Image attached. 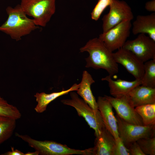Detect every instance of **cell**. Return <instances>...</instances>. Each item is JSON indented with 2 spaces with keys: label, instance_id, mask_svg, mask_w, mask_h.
I'll list each match as a JSON object with an SVG mask.
<instances>
[{
  "label": "cell",
  "instance_id": "6da1fadb",
  "mask_svg": "<svg viewBox=\"0 0 155 155\" xmlns=\"http://www.w3.org/2000/svg\"><path fill=\"white\" fill-rule=\"evenodd\" d=\"M80 51L81 53L86 52L89 53V56L85 59L86 67L104 69L111 77L118 72V65L114 59L113 52L98 38L90 40Z\"/></svg>",
  "mask_w": 155,
  "mask_h": 155
},
{
  "label": "cell",
  "instance_id": "7a4b0ae2",
  "mask_svg": "<svg viewBox=\"0 0 155 155\" xmlns=\"http://www.w3.org/2000/svg\"><path fill=\"white\" fill-rule=\"evenodd\" d=\"M6 10L8 17L0 26V31L9 35L12 39L20 40L22 37L39 28L33 19L28 18L20 4L14 8L8 6Z\"/></svg>",
  "mask_w": 155,
  "mask_h": 155
},
{
  "label": "cell",
  "instance_id": "3957f363",
  "mask_svg": "<svg viewBox=\"0 0 155 155\" xmlns=\"http://www.w3.org/2000/svg\"><path fill=\"white\" fill-rule=\"evenodd\" d=\"M16 136L27 142L41 155H93V148L84 150L72 149L67 145L53 141H39L27 135L15 133Z\"/></svg>",
  "mask_w": 155,
  "mask_h": 155
},
{
  "label": "cell",
  "instance_id": "277c9868",
  "mask_svg": "<svg viewBox=\"0 0 155 155\" xmlns=\"http://www.w3.org/2000/svg\"><path fill=\"white\" fill-rule=\"evenodd\" d=\"M56 0H21L20 5L37 26L45 27L55 13Z\"/></svg>",
  "mask_w": 155,
  "mask_h": 155
},
{
  "label": "cell",
  "instance_id": "5b68a950",
  "mask_svg": "<svg viewBox=\"0 0 155 155\" xmlns=\"http://www.w3.org/2000/svg\"><path fill=\"white\" fill-rule=\"evenodd\" d=\"M70 94V99H63L61 102L73 107L78 115L83 117L90 127L94 130L95 136H97L105 126L99 111H94L74 91L71 92Z\"/></svg>",
  "mask_w": 155,
  "mask_h": 155
},
{
  "label": "cell",
  "instance_id": "8992f818",
  "mask_svg": "<svg viewBox=\"0 0 155 155\" xmlns=\"http://www.w3.org/2000/svg\"><path fill=\"white\" fill-rule=\"evenodd\" d=\"M119 137L126 146L138 140L155 137V125L145 126L129 123L116 115Z\"/></svg>",
  "mask_w": 155,
  "mask_h": 155
},
{
  "label": "cell",
  "instance_id": "52a82bcc",
  "mask_svg": "<svg viewBox=\"0 0 155 155\" xmlns=\"http://www.w3.org/2000/svg\"><path fill=\"white\" fill-rule=\"evenodd\" d=\"M131 27V21H124L101 34L98 38L113 52L122 48L130 35Z\"/></svg>",
  "mask_w": 155,
  "mask_h": 155
},
{
  "label": "cell",
  "instance_id": "ba28073f",
  "mask_svg": "<svg viewBox=\"0 0 155 155\" xmlns=\"http://www.w3.org/2000/svg\"><path fill=\"white\" fill-rule=\"evenodd\" d=\"M109 6L108 13L104 15L102 19L103 33L123 21H131L134 18L131 8L124 1L112 0Z\"/></svg>",
  "mask_w": 155,
  "mask_h": 155
},
{
  "label": "cell",
  "instance_id": "9c48e42d",
  "mask_svg": "<svg viewBox=\"0 0 155 155\" xmlns=\"http://www.w3.org/2000/svg\"><path fill=\"white\" fill-rule=\"evenodd\" d=\"M122 48L131 52L144 63L155 59V41L144 34L127 40Z\"/></svg>",
  "mask_w": 155,
  "mask_h": 155
},
{
  "label": "cell",
  "instance_id": "30bf717a",
  "mask_svg": "<svg viewBox=\"0 0 155 155\" xmlns=\"http://www.w3.org/2000/svg\"><path fill=\"white\" fill-rule=\"evenodd\" d=\"M113 55L117 63L122 65L135 79L141 80L144 73V63L134 54L122 48Z\"/></svg>",
  "mask_w": 155,
  "mask_h": 155
},
{
  "label": "cell",
  "instance_id": "8fae6325",
  "mask_svg": "<svg viewBox=\"0 0 155 155\" xmlns=\"http://www.w3.org/2000/svg\"><path fill=\"white\" fill-rule=\"evenodd\" d=\"M115 110L117 115L125 121L130 123L143 125L142 119L128 101L125 95L116 97L105 95Z\"/></svg>",
  "mask_w": 155,
  "mask_h": 155
},
{
  "label": "cell",
  "instance_id": "7c38bea8",
  "mask_svg": "<svg viewBox=\"0 0 155 155\" xmlns=\"http://www.w3.org/2000/svg\"><path fill=\"white\" fill-rule=\"evenodd\" d=\"M99 111L104 124L115 139L119 137L117 120L109 101L104 96H99L97 101Z\"/></svg>",
  "mask_w": 155,
  "mask_h": 155
},
{
  "label": "cell",
  "instance_id": "4fadbf2b",
  "mask_svg": "<svg viewBox=\"0 0 155 155\" xmlns=\"http://www.w3.org/2000/svg\"><path fill=\"white\" fill-rule=\"evenodd\" d=\"M125 96L130 104L134 108L155 103V88L142 85L136 86Z\"/></svg>",
  "mask_w": 155,
  "mask_h": 155
},
{
  "label": "cell",
  "instance_id": "5bb4252c",
  "mask_svg": "<svg viewBox=\"0 0 155 155\" xmlns=\"http://www.w3.org/2000/svg\"><path fill=\"white\" fill-rule=\"evenodd\" d=\"M96 137L94 155H113L115 139L105 126Z\"/></svg>",
  "mask_w": 155,
  "mask_h": 155
},
{
  "label": "cell",
  "instance_id": "9a60e30c",
  "mask_svg": "<svg viewBox=\"0 0 155 155\" xmlns=\"http://www.w3.org/2000/svg\"><path fill=\"white\" fill-rule=\"evenodd\" d=\"M132 26L133 34H147L155 41V12L146 15H138Z\"/></svg>",
  "mask_w": 155,
  "mask_h": 155
},
{
  "label": "cell",
  "instance_id": "2e32d148",
  "mask_svg": "<svg viewBox=\"0 0 155 155\" xmlns=\"http://www.w3.org/2000/svg\"><path fill=\"white\" fill-rule=\"evenodd\" d=\"M109 75L101 79L108 83L110 94L113 97H116L127 94L133 88L137 86L141 85V80L136 79L129 81L119 79L114 80Z\"/></svg>",
  "mask_w": 155,
  "mask_h": 155
},
{
  "label": "cell",
  "instance_id": "e0dca14e",
  "mask_svg": "<svg viewBox=\"0 0 155 155\" xmlns=\"http://www.w3.org/2000/svg\"><path fill=\"white\" fill-rule=\"evenodd\" d=\"M95 82L92 75L86 70L82 73L81 81L77 90V93L84 101L95 111H98L97 101L91 88V85Z\"/></svg>",
  "mask_w": 155,
  "mask_h": 155
},
{
  "label": "cell",
  "instance_id": "ac0fdd59",
  "mask_svg": "<svg viewBox=\"0 0 155 155\" xmlns=\"http://www.w3.org/2000/svg\"><path fill=\"white\" fill-rule=\"evenodd\" d=\"M79 86V84L75 83L68 89L63 90L60 92H53L49 94L44 92L36 93L34 95L37 102V104L34 108L35 111L38 113L43 112L46 111L48 105L52 101L59 97L67 94L71 92L77 91Z\"/></svg>",
  "mask_w": 155,
  "mask_h": 155
},
{
  "label": "cell",
  "instance_id": "d6986e66",
  "mask_svg": "<svg viewBox=\"0 0 155 155\" xmlns=\"http://www.w3.org/2000/svg\"><path fill=\"white\" fill-rule=\"evenodd\" d=\"M135 110L142 119L144 125H155V103L137 106Z\"/></svg>",
  "mask_w": 155,
  "mask_h": 155
},
{
  "label": "cell",
  "instance_id": "ffe728a7",
  "mask_svg": "<svg viewBox=\"0 0 155 155\" xmlns=\"http://www.w3.org/2000/svg\"><path fill=\"white\" fill-rule=\"evenodd\" d=\"M16 120L0 116V145L12 135L16 127Z\"/></svg>",
  "mask_w": 155,
  "mask_h": 155
},
{
  "label": "cell",
  "instance_id": "44dd1931",
  "mask_svg": "<svg viewBox=\"0 0 155 155\" xmlns=\"http://www.w3.org/2000/svg\"><path fill=\"white\" fill-rule=\"evenodd\" d=\"M144 73L141 80V85L155 88V59L144 63Z\"/></svg>",
  "mask_w": 155,
  "mask_h": 155
},
{
  "label": "cell",
  "instance_id": "7402d4cb",
  "mask_svg": "<svg viewBox=\"0 0 155 155\" xmlns=\"http://www.w3.org/2000/svg\"><path fill=\"white\" fill-rule=\"evenodd\" d=\"M0 116H5L16 120L20 119L21 114L16 106L10 104L0 96Z\"/></svg>",
  "mask_w": 155,
  "mask_h": 155
},
{
  "label": "cell",
  "instance_id": "603a6c76",
  "mask_svg": "<svg viewBox=\"0 0 155 155\" xmlns=\"http://www.w3.org/2000/svg\"><path fill=\"white\" fill-rule=\"evenodd\" d=\"M136 142L145 155H155V137L140 139Z\"/></svg>",
  "mask_w": 155,
  "mask_h": 155
},
{
  "label": "cell",
  "instance_id": "cb8c5ba5",
  "mask_svg": "<svg viewBox=\"0 0 155 155\" xmlns=\"http://www.w3.org/2000/svg\"><path fill=\"white\" fill-rule=\"evenodd\" d=\"M112 1V0H99L91 13L92 19L98 20L105 9L110 5Z\"/></svg>",
  "mask_w": 155,
  "mask_h": 155
},
{
  "label": "cell",
  "instance_id": "d4e9b609",
  "mask_svg": "<svg viewBox=\"0 0 155 155\" xmlns=\"http://www.w3.org/2000/svg\"><path fill=\"white\" fill-rule=\"evenodd\" d=\"M115 139L113 155H130L127 149L121 138L119 137Z\"/></svg>",
  "mask_w": 155,
  "mask_h": 155
},
{
  "label": "cell",
  "instance_id": "484cf974",
  "mask_svg": "<svg viewBox=\"0 0 155 155\" xmlns=\"http://www.w3.org/2000/svg\"><path fill=\"white\" fill-rule=\"evenodd\" d=\"M126 147L130 155H145L136 141L129 144Z\"/></svg>",
  "mask_w": 155,
  "mask_h": 155
},
{
  "label": "cell",
  "instance_id": "4316f807",
  "mask_svg": "<svg viewBox=\"0 0 155 155\" xmlns=\"http://www.w3.org/2000/svg\"><path fill=\"white\" fill-rule=\"evenodd\" d=\"M145 8L146 10L148 11L155 12V0L147 2L146 4Z\"/></svg>",
  "mask_w": 155,
  "mask_h": 155
},
{
  "label": "cell",
  "instance_id": "83f0119b",
  "mask_svg": "<svg viewBox=\"0 0 155 155\" xmlns=\"http://www.w3.org/2000/svg\"><path fill=\"white\" fill-rule=\"evenodd\" d=\"M11 151L2 154V155H24V154L21 151L17 150H14L13 147H11Z\"/></svg>",
  "mask_w": 155,
  "mask_h": 155
},
{
  "label": "cell",
  "instance_id": "f1b7e54d",
  "mask_svg": "<svg viewBox=\"0 0 155 155\" xmlns=\"http://www.w3.org/2000/svg\"><path fill=\"white\" fill-rule=\"evenodd\" d=\"M39 153L36 151L34 152H28L27 153L24 154V155H38Z\"/></svg>",
  "mask_w": 155,
  "mask_h": 155
}]
</instances>
